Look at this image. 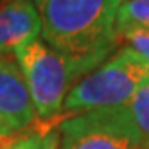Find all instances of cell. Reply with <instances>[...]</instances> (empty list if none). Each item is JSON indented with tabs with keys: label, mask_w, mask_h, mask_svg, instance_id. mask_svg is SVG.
Returning a JSON list of instances; mask_svg holds the SVG:
<instances>
[{
	"label": "cell",
	"mask_w": 149,
	"mask_h": 149,
	"mask_svg": "<svg viewBox=\"0 0 149 149\" xmlns=\"http://www.w3.org/2000/svg\"><path fill=\"white\" fill-rule=\"evenodd\" d=\"M29 133L33 131H18L4 120H0V149H15V146Z\"/></svg>",
	"instance_id": "cell-11"
},
{
	"label": "cell",
	"mask_w": 149,
	"mask_h": 149,
	"mask_svg": "<svg viewBox=\"0 0 149 149\" xmlns=\"http://www.w3.org/2000/svg\"><path fill=\"white\" fill-rule=\"evenodd\" d=\"M13 54L24 74L36 117L43 122L58 119L70 86L95 68L92 63L63 56L38 38L20 45Z\"/></svg>",
	"instance_id": "cell-2"
},
{
	"label": "cell",
	"mask_w": 149,
	"mask_h": 149,
	"mask_svg": "<svg viewBox=\"0 0 149 149\" xmlns=\"http://www.w3.org/2000/svg\"><path fill=\"white\" fill-rule=\"evenodd\" d=\"M122 40H126L127 47L149 63V31L146 29L130 31V33H126L122 36Z\"/></svg>",
	"instance_id": "cell-10"
},
{
	"label": "cell",
	"mask_w": 149,
	"mask_h": 149,
	"mask_svg": "<svg viewBox=\"0 0 149 149\" xmlns=\"http://www.w3.org/2000/svg\"><path fill=\"white\" fill-rule=\"evenodd\" d=\"M124 0H33L41 36L63 56L99 63L119 41L117 11Z\"/></svg>",
	"instance_id": "cell-1"
},
{
	"label": "cell",
	"mask_w": 149,
	"mask_h": 149,
	"mask_svg": "<svg viewBox=\"0 0 149 149\" xmlns=\"http://www.w3.org/2000/svg\"><path fill=\"white\" fill-rule=\"evenodd\" d=\"M59 140L61 149H146L127 104L63 120Z\"/></svg>",
	"instance_id": "cell-4"
},
{
	"label": "cell",
	"mask_w": 149,
	"mask_h": 149,
	"mask_svg": "<svg viewBox=\"0 0 149 149\" xmlns=\"http://www.w3.org/2000/svg\"><path fill=\"white\" fill-rule=\"evenodd\" d=\"M40 34L41 22L33 0H4L0 4V54L15 52Z\"/></svg>",
	"instance_id": "cell-6"
},
{
	"label": "cell",
	"mask_w": 149,
	"mask_h": 149,
	"mask_svg": "<svg viewBox=\"0 0 149 149\" xmlns=\"http://www.w3.org/2000/svg\"><path fill=\"white\" fill-rule=\"evenodd\" d=\"M147 76L149 63L130 47H124L97 70L74 84L61 111L65 115H79L127 104L140 84L147 81Z\"/></svg>",
	"instance_id": "cell-3"
},
{
	"label": "cell",
	"mask_w": 149,
	"mask_h": 149,
	"mask_svg": "<svg viewBox=\"0 0 149 149\" xmlns=\"http://www.w3.org/2000/svg\"><path fill=\"white\" fill-rule=\"evenodd\" d=\"M147 81H149V76H147Z\"/></svg>",
	"instance_id": "cell-12"
},
{
	"label": "cell",
	"mask_w": 149,
	"mask_h": 149,
	"mask_svg": "<svg viewBox=\"0 0 149 149\" xmlns=\"http://www.w3.org/2000/svg\"><path fill=\"white\" fill-rule=\"evenodd\" d=\"M136 29L149 31V0H124L117 11L115 31L119 40Z\"/></svg>",
	"instance_id": "cell-7"
},
{
	"label": "cell",
	"mask_w": 149,
	"mask_h": 149,
	"mask_svg": "<svg viewBox=\"0 0 149 149\" xmlns=\"http://www.w3.org/2000/svg\"><path fill=\"white\" fill-rule=\"evenodd\" d=\"M131 119L142 136L146 149H149V81L142 83L133 99L127 102Z\"/></svg>",
	"instance_id": "cell-8"
},
{
	"label": "cell",
	"mask_w": 149,
	"mask_h": 149,
	"mask_svg": "<svg viewBox=\"0 0 149 149\" xmlns=\"http://www.w3.org/2000/svg\"><path fill=\"white\" fill-rule=\"evenodd\" d=\"M0 120L18 131H33L36 111L15 58L0 54Z\"/></svg>",
	"instance_id": "cell-5"
},
{
	"label": "cell",
	"mask_w": 149,
	"mask_h": 149,
	"mask_svg": "<svg viewBox=\"0 0 149 149\" xmlns=\"http://www.w3.org/2000/svg\"><path fill=\"white\" fill-rule=\"evenodd\" d=\"M59 146V133H29L20 140L15 149H58Z\"/></svg>",
	"instance_id": "cell-9"
}]
</instances>
